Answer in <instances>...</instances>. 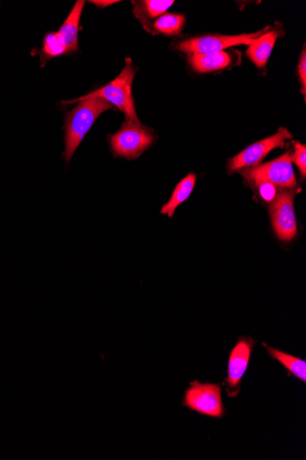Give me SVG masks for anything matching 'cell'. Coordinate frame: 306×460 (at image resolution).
I'll return each instance as SVG.
<instances>
[{"label": "cell", "instance_id": "3", "mask_svg": "<svg viewBox=\"0 0 306 460\" xmlns=\"http://www.w3.org/2000/svg\"><path fill=\"white\" fill-rule=\"evenodd\" d=\"M270 26L257 32L240 35L206 34L182 40L174 46V49L188 55H206L223 52L237 46H249L250 41L270 30Z\"/></svg>", "mask_w": 306, "mask_h": 460}, {"label": "cell", "instance_id": "15", "mask_svg": "<svg viewBox=\"0 0 306 460\" xmlns=\"http://www.w3.org/2000/svg\"><path fill=\"white\" fill-rule=\"evenodd\" d=\"M269 355L279 361L286 369L302 383L306 382V362L264 343Z\"/></svg>", "mask_w": 306, "mask_h": 460}, {"label": "cell", "instance_id": "6", "mask_svg": "<svg viewBox=\"0 0 306 460\" xmlns=\"http://www.w3.org/2000/svg\"><path fill=\"white\" fill-rule=\"evenodd\" d=\"M183 405L202 415L223 418L225 409L222 385L193 382L186 391Z\"/></svg>", "mask_w": 306, "mask_h": 460}, {"label": "cell", "instance_id": "20", "mask_svg": "<svg viewBox=\"0 0 306 460\" xmlns=\"http://www.w3.org/2000/svg\"><path fill=\"white\" fill-rule=\"evenodd\" d=\"M298 75L301 83V92L305 100L306 96V51L305 46L303 47L302 52L300 57L298 64Z\"/></svg>", "mask_w": 306, "mask_h": 460}, {"label": "cell", "instance_id": "14", "mask_svg": "<svg viewBox=\"0 0 306 460\" xmlns=\"http://www.w3.org/2000/svg\"><path fill=\"white\" fill-rule=\"evenodd\" d=\"M197 177L194 173H190L186 177L178 186L174 189V191L169 199V201L163 205L161 210L162 215H167L171 217L176 212L177 208L184 203L192 194L195 188Z\"/></svg>", "mask_w": 306, "mask_h": 460}, {"label": "cell", "instance_id": "8", "mask_svg": "<svg viewBox=\"0 0 306 460\" xmlns=\"http://www.w3.org/2000/svg\"><path fill=\"white\" fill-rule=\"evenodd\" d=\"M298 191L294 189H281L270 206L274 229L277 236L285 242L292 241L297 234L293 202Z\"/></svg>", "mask_w": 306, "mask_h": 460}, {"label": "cell", "instance_id": "17", "mask_svg": "<svg viewBox=\"0 0 306 460\" xmlns=\"http://www.w3.org/2000/svg\"><path fill=\"white\" fill-rule=\"evenodd\" d=\"M43 53L49 58L62 56L67 53L66 49L61 45L57 33H48L45 39Z\"/></svg>", "mask_w": 306, "mask_h": 460}, {"label": "cell", "instance_id": "4", "mask_svg": "<svg viewBox=\"0 0 306 460\" xmlns=\"http://www.w3.org/2000/svg\"><path fill=\"white\" fill-rule=\"evenodd\" d=\"M154 141L153 132L141 122L126 119L120 130L109 137V145L116 156L136 159Z\"/></svg>", "mask_w": 306, "mask_h": 460}, {"label": "cell", "instance_id": "10", "mask_svg": "<svg viewBox=\"0 0 306 460\" xmlns=\"http://www.w3.org/2000/svg\"><path fill=\"white\" fill-rule=\"evenodd\" d=\"M280 33L278 29H274L260 34L250 41L247 57L258 68L262 69L267 66Z\"/></svg>", "mask_w": 306, "mask_h": 460}, {"label": "cell", "instance_id": "1", "mask_svg": "<svg viewBox=\"0 0 306 460\" xmlns=\"http://www.w3.org/2000/svg\"><path fill=\"white\" fill-rule=\"evenodd\" d=\"M81 102L66 117L65 159L68 164L82 143L83 137L93 127L98 117L113 109L110 103L101 98L76 99L65 102L71 104Z\"/></svg>", "mask_w": 306, "mask_h": 460}, {"label": "cell", "instance_id": "11", "mask_svg": "<svg viewBox=\"0 0 306 460\" xmlns=\"http://www.w3.org/2000/svg\"><path fill=\"white\" fill-rule=\"evenodd\" d=\"M191 67L198 73H212L224 70L235 65L236 58L228 52H220L206 55H188Z\"/></svg>", "mask_w": 306, "mask_h": 460}, {"label": "cell", "instance_id": "21", "mask_svg": "<svg viewBox=\"0 0 306 460\" xmlns=\"http://www.w3.org/2000/svg\"><path fill=\"white\" fill-rule=\"evenodd\" d=\"M91 3L96 4L97 6L101 7V8H105V7L110 6L114 4H118V2H116V0H97V2H91Z\"/></svg>", "mask_w": 306, "mask_h": 460}, {"label": "cell", "instance_id": "7", "mask_svg": "<svg viewBox=\"0 0 306 460\" xmlns=\"http://www.w3.org/2000/svg\"><path fill=\"white\" fill-rule=\"evenodd\" d=\"M292 138V134L286 128H280L275 135L254 143L232 158L229 161V172H237L258 165L270 152L283 147Z\"/></svg>", "mask_w": 306, "mask_h": 460}, {"label": "cell", "instance_id": "2", "mask_svg": "<svg viewBox=\"0 0 306 460\" xmlns=\"http://www.w3.org/2000/svg\"><path fill=\"white\" fill-rule=\"evenodd\" d=\"M136 73L133 61L127 58L126 66L117 78L109 83L107 86L81 99H103L121 111L127 119L140 122L133 96V83Z\"/></svg>", "mask_w": 306, "mask_h": 460}, {"label": "cell", "instance_id": "5", "mask_svg": "<svg viewBox=\"0 0 306 460\" xmlns=\"http://www.w3.org/2000/svg\"><path fill=\"white\" fill-rule=\"evenodd\" d=\"M241 175L252 185L270 182L280 189H294L297 181L289 152L265 164L241 171Z\"/></svg>", "mask_w": 306, "mask_h": 460}, {"label": "cell", "instance_id": "12", "mask_svg": "<svg viewBox=\"0 0 306 460\" xmlns=\"http://www.w3.org/2000/svg\"><path fill=\"white\" fill-rule=\"evenodd\" d=\"M84 2H77L59 31L57 32L61 45L66 49L67 53L77 50L79 22Z\"/></svg>", "mask_w": 306, "mask_h": 460}, {"label": "cell", "instance_id": "16", "mask_svg": "<svg viewBox=\"0 0 306 460\" xmlns=\"http://www.w3.org/2000/svg\"><path fill=\"white\" fill-rule=\"evenodd\" d=\"M186 24V18L182 14L164 13L160 16L152 25L151 32L160 33L167 36L179 35Z\"/></svg>", "mask_w": 306, "mask_h": 460}, {"label": "cell", "instance_id": "18", "mask_svg": "<svg viewBox=\"0 0 306 460\" xmlns=\"http://www.w3.org/2000/svg\"><path fill=\"white\" fill-rule=\"evenodd\" d=\"M293 162L302 175V180L306 177V146L299 142L294 143V152L291 155Z\"/></svg>", "mask_w": 306, "mask_h": 460}, {"label": "cell", "instance_id": "13", "mask_svg": "<svg viewBox=\"0 0 306 460\" xmlns=\"http://www.w3.org/2000/svg\"><path fill=\"white\" fill-rule=\"evenodd\" d=\"M173 4V0H145V2H134V13L146 31L151 32L153 22L166 13V11L170 9Z\"/></svg>", "mask_w": 306, "mask_h": 460}, {"label": "cell", "instance_id": "19", "mask_svg": "<svg viewBox=\"0 0 306 460\" xmlns=\"http://www.w3.org/2000/svg\"><path fill=\"white\" fill-rule=\"evenodd\" d=\"M253 186L257 188L261 199L268 203H272L278 194L277 187L270 182H258Z\"/></svg>", "mask_w": 306, "mask_h": 460}, {"label": "cell", "instance_id": "9", "mask_svg": "<svg viewBox=\"0 0 306 460\" xmlns=\"http://www.w3.org/2000/svg\"><path fill=\"white\" fill-rule=\"evenodd\" d=\"M253 348L254 341L242 337L230 355L225 387L231 398L237 397L240 392V383L249 367Z\"/></svg>", "mask_w": 306, "mask_h": 460}]
</instances>
